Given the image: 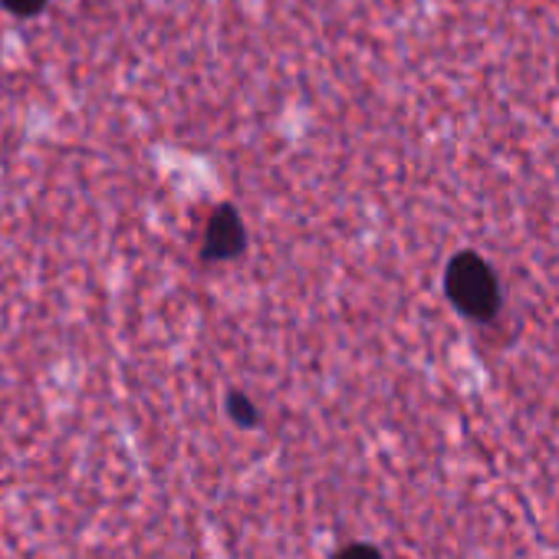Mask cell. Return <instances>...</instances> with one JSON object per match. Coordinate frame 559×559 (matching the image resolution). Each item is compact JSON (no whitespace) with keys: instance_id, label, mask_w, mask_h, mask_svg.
Wrapping results in <instances>:
<instances>
[{"instance_id":"2","label":"cell","mask_w":559,"mask_h":559,"mask_svg":"<svg viewBox=\"0 0 559 559\" xmlns=\"http://www.w3.org/2000/svg\"><path fill=\"white\" fill-rule=\"evenodd\" d=\"M243 221L234 207H217L204 224V260H234L243 250Z\"/></svg>"},{"instance_id":"1","label":"cell","mask_w":559,"mask_h":559,"mask_svg":"<svg viewBox=\"0 0 559 559\" xmlns=\"http://www.w3.org/2000/svg\"><path fill=\"white\" fill-rule=\"evenodd\" d=\"M444 294L451 307L467 320L490 323L500 313V280L493 266L474 250H461L451 257L444 270Z\"/></svg>"},{"instance_id":"4","label":"cell","mask_w":559,"mask_h":559,"mask_svg":"<svg viewBox=\"0 0 559 559\" xmlns=\"http://www.w3.org/2000/svg\"><path fill=\"white\" fill-rule=\"evenodd\" d=\"M333 559H385L376 546H369V543H349V546H343Z\"/></svg>"},{"instance_id":"5","label":"cell","mask_w":559,"mask_h":559,"mask_svg":"<svg viewBox=\"0 0 559 559\" xmlns=\"http://www.w3.org/2000/svg\"><path fill=\"white\" fill-rule=\"evenodd\" d=\"M11 14H17V17H34V14H40L44 11V4L47 0H0Z\"/></svg>"},{"instance_id":"3","label":"cell","mask_w":559,"mask_h":559,"mask_svg":"<svg viewBox=\"0 0 559 559\" xmlns=\"http://www.w3.org/2000/svg\"><path fill=\"white\" fill-rule=\"evenodd\" d=\"M227 415H230L234 425H240V428H253V425L260 421L257 405H253L243 392H230V395H227Z\"/></svg>"}]
</instances>
